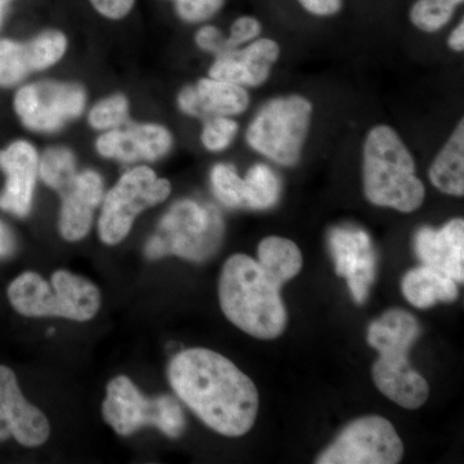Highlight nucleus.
<instances>
[{"instance_id": "nucleus-2", "label": "nucleus", "mask_w": 464, "mask_h": 464, "mask_svg": "<svg viewBox=\"0 0 464 464\" xmlns=\"http://www.w3.org/2000/svg\"><path fill=\"white\" fill-rule=\"evenodd\" d=\"M279 285L258 261L246 255L231 256L219 276V304L240 331L259 340H274L285 331L286 310Z\"/></svg>"}, {"instance_id": "nucleus-11", "label": "nucleus", "mask_w": 464, "mask_h": 464, "mask_svg": "<svg viewBox=\"0 0 464 464\" xmlns=\"http://www.w3.org/2000/svg\"><path fill=\"white\" fill-rule=\"evenodd\" d=\"M404 444L395 427L380 415L362 417L348 424L317 457V464H396Z\"/></svg>"}, {"instance_id": "nucleus-32", "label": "nucleus", "mask_w": 464, "mask_h": 464, "mask_svg": "<svg viewBox=\"0 0 464 464\" xmlns=\"http://www.w3.org/2000/svg\"><path fill=\"white\" fill-rule=\"evenodd\" d=\"M262 33L261 21L253 16H241L232 23L230 33L226 36L227 50L256 41Z\"/></svg>"}, {"instance_id": "nucleus-18", "label": "nucleus", "mask_w": 464, "mask_h": 464, "mask_svg": "<svg viewBox=\"0 0 464 464\" xmlns=\"http://www.w3.org/2000/svg\"><path fill=\"white\" fill-rule=\"evenodd\" d=\"M183 114L206 121L210 116H237L250 105L248 91L243 85L222 79L201 78L194 85H186L177 96Z\"/></svg>"}, {"instance_id": "nucleus-29", "label": "nucleus", "mask_w": 464, "mask_h": 464, "mask_svg": "<svg viewBox=\"0 0 464 464\" xmlns=\"http://www.w3.org/2000/svg\"><path fill=\"white\" fill-rule=\"evenodd\" d=\"M210 186L217 199L225 207L244 206V179L237 168L227 163H218L210 169Z\"/></svg>"}, {"instance_id": "nucleus-26", "label": "nucleus", "mask_w": 464, "mask_h": 464, "mask_svg": "<svg viewBox=\"0 0 464 464\" xmlns=\"http://www.w3.org/2000/svg\"><path fill=\"white\" fill-rule=\"evenodd\" d=\"M462 3L463 0H417L411 5L409 18L420 32L435 34L450 23Z\"/></svg>"}, {"instance_id": "nucleus-20", "label": "nucleus", "mask_w": 464, "mask_h": 464, "mask_svg": "<svg viewBox=\"0 0 464 464\" xmlns=\"http://www.w3.org/2000/svg\"><path fill=\"white\" fill-rule=\"evenodd\" d=\"M401 290L406 301L418 308L432 307L439 302L450 304L458 298L456 280L424 265L405 274Z\"/></svg>"}, {"instance_id": "nucleus-3", "label": "nucleus", "mask_w": 464, "mask_h": 464, "mask_svg": "<svg viewBox=\"0 0 464 464\" xmlns=\"http://www.w3.org/2000/svg\"><path fill=\"white\" fill-rule=\"evenodd\" d=\"M362 186L373 206L411 213L422 207L426 188L411 150L386 124L375 125L362 146Z\"/></svg>"}, {"instance_id": "nucleus-33", "label": "nucleus", "mask_w": 464, "mask_h": 464, "mask_svg": "<svg viewBox=\"0 0 464 464\" xmlns=\"http://www.w3.org/2000/svg\"><path fill=\"white\" fill-rule=\"evenodd\" d=\"M195 44L200 51L215 54V57L227 51L224 33L213 25H204L198 30L195 34Z\"/></svg>"}, {"instance_id": "nucleus-6", "label": "nucleus", "mask_w": 464, "mask_h": 464, "mask_svg": "<svg viewBox=\"0 0 464 464\" xmlns=\"http://www.w3.org/2000/svg\"><path fill=\"white\" fill-rule=\"evenodd\" d=\"M225 225L216 207L183 199L161 217L158 230L145 246L149 259L177 256L192 262L212 257L224 240Z\"/></svg>"}, {"instance_id": "nucleus-27", "label": "nucleus", "mask_w": 464, "mask_h": 464, "mask_svg": "<svg viewBox=\"0 0 464 464\" xmlns=\"http://www.w3.org/2000/svg\"><path fill=\"white\" fill-rule=\"evenodd\" d=\"M130 103L128 97L114 93L97 101L88 110L87 121L92 130L102 133L130 123Z\"/></svg>"}, {"instance_id": "nucleus-7", "label": "nucleus", "mask_w": 464, "mask_h": 464, "mask_svg": "<svg viewBox=\"0 0 464 464\" xmlns=\"http://www.w3.org/2000/svg\"><path fill=\"white\" fill-rule=\"evenodd\" d=\"M314 105L299 94L267 101L250 121L246 141L253 151L283 167L301 160L313 123Z\"/></svg>"}, {"instance_id": "nucleus-31", "label": "nucleus", "mask_w": 464, "mask_h": 464, "mask_svg": "<svg viewBox=\"0 0 464 464\" xmlns=\"http://www.w3.org/2000/svg\"><path fill=\"white\" fill-rule=\"evenodd\" d=\"M225 0H174L177 14L185 23L200 24L216 16Z\"/></svg>"}, {"instance_id": "nucleus-8", "label": "nucleus", "mask_w": 464, "mask_h": 464, "mask_svg": "<svg viewBox=\"0 0 464 464\" xmlns=\"http://www.w3.org/2000/svg\"><path fill=\"white\" fill-rule=\"evenodd\" d=\"M172 185L154 169L139 164L127 170L103 197L99 217V237L106 246L121 243L132 230L137 217L169 198Z\"/></svg>"}, {"instance_id": "nucleus-28", "label": "nucleus", "mask_w": 464, "mask_h": 464, "mask_svg": "<svg viewBox=\"0 0 464 464\" xmlns=\"http://www.w3.org/2000/svg\"><path fill=\"white\" fill-rule=\"evenodd\" d=\"M30 74L24 42L0 39V88L16 87Z\"/></svg>"}, {"instance_id": "nucleus-15", "label": "nucleus", "mask_w": 464, "mask_h": 464, "mask_svg": "<svg viewBox=\"0 0 464 464\" xmlns=\"http://www.w3.org/2000/svg\"><path fill=\"white\" fill-rule=\"evenodd\" d=\"M38 149L27 140H16L0 150V170L5 182L0 192V209L25 218L33 209L36 181L39 179Z\"/></svg>"}, {"instance_id": "nucleus-16", "label": "nucleus", "mask_w": 464, "mask_h": 464, "mask_svg": "<svg viewBox=\"0 0 464 464\" xmlns=\"http://www.w3.org/2000/svg\"><path fill=\"white\" fill-rule=\"evenodd\" d=\"M280 53L279 43L270 38H258L216 56L208 75L246 88L261 87L270 78Z\"/></svg>"}, {"instance_id": "nucleus-9", "label": "nucleus", "mask_w": 464, "mask_h": 464, "mask_svg": "<svg viewBox=\"0 0 464 464\" xmlns=\"http://www.w3.org/2000/svg\"><path fill=\"white\" fill-rule=\"evenodd\" d=\"M102 414L105 422L121 436L154 426L168 438L179 439L186 429L185 414L176 399L169 395L146 398L125 375L110 381Z\"/></svg>"}, {"instance_id": "nucleus-23", "label": "nucleus", "mask_w": 464, "mask_h": 464, "mask_svg": "<svg viewBox=\"0 0 464 464\" xmlns=\"http://www.w3.org/2000/svg\"><path fill=\"white\" fill-rule=\"evenodd\" d=\"M78 160L67 146H50L39 157V179L63 195L78 174Z\"/></svg>"}, {"instance_id": "nucleus-13", "label": "nucleus", "mask_w": 464, "mask_h": 464, "mask_svg": "<svg viewBox=\"0 0 464 464\" xmlns=\"http://www.w3.org/2000/svg\"><path fill=\"white\" fill-rule=\"evenodd\" d=\"M174 137L166 125L127 123L99 134L94 142L97 154L123 164L154 163L169 154Z\"/></svg>"}, {"instance_id": "nucleus-30", "label": "nucleus", "mask_w": 464, "mask_h": 464, "mask_svg": "<svg viewBox=\"0 0 464 464\" xmlns=\"http://www.w3.org/2000/svg\"><path fill=\"white\" fill-rule=\"evenodd\" d=\"M237 132L239 123L232 116H210L204 121L200 142L208 151L222 152L230 148Z\"/></svg>"}, {"instance_id": "nucleus-38", "label": "nucleus", "mask_w": 464, "mask_h": 464, "mask_svg": "<svg viewBox=\"0 0 464 464\" xmlns=\"http://www.w3.org/2000/svg\"><path fill=\"white\" fill-rule=\"evenodd\" d=\"M12 0H0V27H2L3 20H5V9Z\"/></svg>"}, {"instance_id": "nucleus-10", "label": "nucleus", "mask_w": 464, "mask_h": 464, "mask_svg": "<svg viewBox=\"0 0 464 464\" xmlns=\"http://www.w3.org/2000/svg\"><path fill=\"white\" fill-rule=\"evenodd\" d=\"M87 102V91L82 84L39 81L18 88L14 97V110L27 130L50 134L81 118Z\"/></svg>"}, {"instance_id": "nucleus-36", "label": "nucleus", "mask_w": 464, "mask_h": 464, "mask_svg": "<svg viewBox=\"0 0 464 464\" xmlns=\"http://www.w3.org/2000/svg\"><path fill=\"white\" fill-rule=\"evenodd\" d=\"M16 250V237L9 226L0 219V259L11 257Z\"/></svg>"}, {"instance_id": "nucleus-19", "label": "nucleus", "mask_w": 464, "mask_h": 464, "mask_svg": "<svg viewBox=\"0 0 464 464\" xmlns=\"http://www.w3.org/2000/svg\"><path fill=\"white\" fill-rule=\"evenodd\" d=\"M414 249L424 266L464 282V221L454 218L440 228L424 226L415 232Z\"/></svg>"}, {"instance_id": "nucleus-35", "label": "nucleus", "mask_w": 464, "mask_h": 464, "mask_svg": "<svg viewBox=\"0 0 464 464\" xmlns=\"http://www.w3.org/2000/svg\"><path fill=\"white\" fill-rule=\"evenodd\" d=\"M302 8L317 17H331L337 14L343 0H297Z\"/></svg>"}, {"instance_id": "nucleus-34", "label": "nucleus", "mask_w": 464, "mask_h": 464, "mask_svg": "<svg viewBox=\"0 0 464 464\" xmlns=\"http://www.w3.org/2000/svg\"><path fill=\"white\" fill-rule=\"evenodd\" d=\"M101 16L109 20H121L132 11L136 0H90Z\"/></svg>"}, {"instance_id": "nucleus-17", "label": "nucleus", "mask_w": 464, "mask_h": 464, "mask_svg": "<svg viewBox=\"0 0 464 464\" xmlns=\"http://www.w3.org/2000/svg\"><path fill=\"white\" fill-rule=\"evenodd\" d=\"M58 231L66 241L83 240L93 225L94 212L105 197V182L97 170H79L72 185L60 195Z\"/></svg>"}, {"instance_id": "nucleus-5", "label": "nucleus", "mask_w": 464, "mask_h": 464, "mask_svg": "<svg viewBox=\"0 0 464 464\" xmlns=\"http://www.w3.org/2000/svg\"><path fill=\"white\" fill-rule=\"evenodd\" d=\"M9 304L26 317H63L88 322L101 307L96 284L67 270L52 274L51 284L41 275L26 271L9 284Z\"/></svg>"}, {"instance_id": "nucleus-1", "label": "nucleus", "mask_w": 464, "mask_h": 464, "mask_svg": "<svg viewBox=\"0 0 464 464\" xmlns=\"http://www.w3.org/2000/svg\"><path fill=\"white\" fill-rule=\"evenodd\" d=\"M168 380L183 404L213 431L239 438L256 422V384L221 353L200 347L182 351L168 366Z\"/></svg>"}, {"instance_id": "nucleus-21", "label": "nucleus", "mask_w": 464, "mask_h": 464, "mask_svg": "<svg viewBox=\"0 0 464 464\" xmlns=\"http://www.w3.org/2000/svg\"><path fill=\"white\" fill-rule=\"evenodd\" d=\"M430 181L444 194L462 198L464 195V121L454 128L429 170Z\"/></svg>"}, {"instance_id": "nucleus-14", "label": "nucleus", "mask_w": 464, "mask_h": 464, "mask_svg": "<svg viewBox=\"0 0 464 464\" xmlns=\"http://www.w3.org/2000/svg\"><path fill=\"white\" fill-rule=\"evenodd\" d=\"M50 433L47 417L27 401L16 374L0 365V441L14 439L23 447L36 448L47 441Z\"/></svg>"}, {"instance_id": "nucleus-12", "label": "nucleus", "mask_w": 464, "mask_h": 464, "mask_svg": "<svg viewBox=\"0 0 464 464\" xmlns=\"http://www.w3.org/2000/svg\"><path fill=\"white\" fill-rule=\"evenodd\" d=\"M328 243L335 273L346 279L353 301L365 304L377 275V253L368 232L341 226L329 231Z\"/></svg>"}, {"instance_id": "nucleus-4", "label": "nucleus", "mask_w": 464, "mask_h": 464, "mask_svg": "<svg viewBox=\"0 0 464 464\" xmlns=\"http://www.w3.org/2000/svg\"><path fill=\"white\" fill-rule=\"evenodd\" d=\"M420 333V324L411 314L393 308L372 323L366 335L368 343L380 353L372 371L375 386L405 409L420 408L430 395L429 383L408 359Z\"/></svg>"}, {"instance_id": "nucleus-25", "label": "nucleus", "mask_w": 464, "mask_h": 464, "mask_svg": "<svg viewBox=\"0 0 464 464\" xmlns=\"http://www.w3.org/2000/svg\"><path fill=\"white\" fill-rule=\"evenodd\" d=\"M24 48L30 72H41L56 66L65 57L69 41L60 30H44L24 42Z\"/></svg>"}, {"instance_id": "nucleus-24", "label": "nucleus", "mask_w": 464, "mask_h": 464, "mask_svg": "<svg viewBox=\"0 0 464 464\" xmlns=\"http://www.w3.org/2000/svg\"><path fill=\"white\" fill-rule=\"evenodd\" d=\"M244 206L256 210L273 208L282 195V182L273 168L258 163L244 177Z\"/></svg>"}, {"instance_id": "nucleus-22", "label": "nucleus", "mask_w": 464, "mask_h": 464, "mask_svg": "<svg viewBox=\"0 0 464 464\" xmlns=\"http://www.w3.org/2000/svg\"><path fill=\"white\" fill-rule=\"evenodd\" d=\"M258 264L280 286L297 276L304 258L295 241L280 237H267L258 246Z\"/></svg>"}, {"instance_id": "nucleus-37", "label": "nucleus", "mask_w": 464, "mask_h": 464, "mask_svg": "<svg viewBox=\"0 0 464 464\" xmlns=\"http://www.w3.org/2000/svg\"><path fill=\"white\" fill-rule=\"evenodd\" d=\"M448 47L457 53L464 51V21H460L448 38Z\"/></svg>"}]
</instances>
